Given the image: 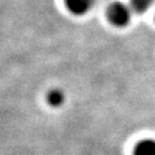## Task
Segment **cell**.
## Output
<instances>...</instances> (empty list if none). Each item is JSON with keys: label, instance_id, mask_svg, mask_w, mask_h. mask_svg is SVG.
<instances>
[{"label": "cell", "instance_id": "cell-1", "mask_svg": "<svg viewBox=\"0 0 155 155\" xmlns=\"http://www.w3.org/2000/svg\"><path fill=\"white\" fill-rule=\"evenodd\" d=\"M107 18L116 27H125L131 21V9L120 2L112 3L107 9Z\"/></svg>", "mask_w": 155, "mask_h": 155}, {"label": "cell", "instance_id": "cell-2", "mask_svg": "<svg viewBox=\"0 0 155 155\" xmlns=\"http://www.w3.org/2000/svg\"><path fill=\"white\" fill-rule=\"evenodd\" d=\"M67 9L76 15H83L91 10L94 0H65Z\"/></svg>", "mask_w": 155, "mask_h": 155}, {"label": "cell", "instance_id": "cell-3", "mask_svg": "<svg viewBox=\"0 0 155 155\" xmlns=\"http://www.w3.org/2000/svg\"><path fill=\"white\" fill-rule=\"evenodd\" d=\"M133 155H155V140L143 139L138 142L134 148Z\"/></svg>", "mask_w": 155, "mask_h": 155}, {"label": "cell", "instance_id": "cell-4", "mask_svg": "<svg viewBox=\"0 0 155 155\" xmlns=\"http://www.w3.org/2000/svg\"><path fill=\"white\" fill-rule=\"evenodd\" d=\"M65 100V95L60 89H53L48 93V103L51 106H60Z\"/></svg>", "mask_w": 155, "mask_h": 155}, {"label": "cell", "instance_id": "cell-5", "mask_svg": "<svg viewBox=\"0 0 155 155\" xmlns=\"http://www.w3.org/2000/svg\"><path fill=\"white\" fill-rule=\"evenodd\" d=\"M154 2L155 0H131V6L136 12L143 14L147 10H149Z\"/></svg>", "mask_w": 155, "mask_h": 155}]
</instances>
